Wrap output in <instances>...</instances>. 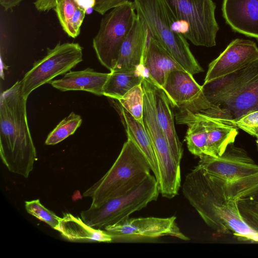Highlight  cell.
<instances>
[{
    "mask_svg": "<svg viewBox=\"0 0 258 258\" xmlns=\"http://www.w3.org/2000/svg\"><path fill=\"white\" fill-rule=\"evenodd\" d=\"M176 220L175 216L167 218H128L109 225L104 229L112 236L113 240L135 241L157 238L164 236L188 240L189 238L180 231Z\"/></svg>",
    "mask_w": 258,
    "mask_h": 258,
    "instance_id": "8fae6325",
    "label": "cell"
},
{
    "mask_svg": "<svg viewBox=\"0 0 258 258\" xmlns=\"http://www.w3.org/2000/svg\"><path fill=\"white\" fill-rule=\"evenodd\" d=\"M86 14V12L84 9L79 6L77 7L71 21L69 36L75 38L79 36Z\"/></svg>",
    "mask_w": 258,
    "mask_h": 258,
    "instance_id": "f1b7e54d",
    "label": "cell"
},
{
    "mask_svg": "<svg viewBox=\"0 0 258 258\" xmlns=\"http://www.w3.org/2000/svg\"><path fill=\"white\" fill-rule=\"evenodd\" d=\"M109 75L87 68L82 71H70L61 79L52 80L49 83L61 91H83L102 96Z\"/></svg>",
    "mask_w": 258,
    "mask_h": 258,
    "instance_id": "d6986e66",
    "label": "cell"
},
{
    "mask_svg": "<svg viewBox=\"0 0 258 258\" xmlns=\"http://www.w3.org/2000/svg\"><path fill=\"white\" fill-rule=\"evenodd\" d=\"M78 7L75 0H61L54 8L59 23L68 35L71 20Z\"/></svg>",
    "mask_w": 258,
    "mask_h": 258,
    "instance_id": "83f0119b",
    "label": "cell"
},
{
    "mask_svg": "<svg viewBox=\"0 0 258 258\" xmlns=\"http://www.w3.org/2000/svg\"><path fill=\"white\" fill-rule=\"evenodd\" d=\"M222 105L232 118L258 110V58L238 71L235 88Z\"/></svg>",
    "mask_w": 258,
    "mask_h": 258,
    "instance_id": "4fadbf2b",
    "label": "cell"
},
{
    "mask_svg": "<svg viewBox=\"0 0 258 258\" xmlns=\"http://www.w3.org/2000/svg\"><path fill=\"white\" fill-rule=\"evenodd\" d=\"M145 75L144 67L129 71H112L103 87V95L118 100L132 88L142 84Z\"/></svg>",
    "mask_w": 258,
    "mask_h": 258,
    "instance_id": "7402d4cb",
    "label": "cell"
},
{
    "mask_svg": "<svg viewBox=\"0 0 258 258\" xmlns=\"http://www.w3.org/2000/svg\"><path fill=\"white\" fill-rule=\"evenodd\" d=\"M154 95L158 125L166 139L173 157L176 162L180 164L183 150L175 128L173 107L163 89L154 84Z\"/></svg>",
    "mask_w": 258,
    "mask_h": 258,
    "instance_id": "ac0fdd59",
    "label": "cell"
},
{
    "mask_svg": "<svg viewBox=\"0 0 258 258\" xmlns=\"http://www.w3.org/2000/svg\"><path fill=\"white\" fill-rule=\"evenodd\" d=\"M65 239L73 242H111L112 236L105 230L86 224L81 218L71 213L64 214L57 230Z\"/></svg>",
    "mask_w": 258,
    "mask_h": 258,
    "instance_id": "44dd1931",
    "label": "cell"
},
{
    "mask_svg": "<svg viewBox=\"0 0 258 258\" xmlns=\"http://www.w3.org/2000/svg\"><path fill=\"white\" fill-rule=\"evenodd\" d=\"M143 66L146 75L155 85L161 89L170 72L177 70H184L160 43L149 34L144 56Z\"/></svg>",
    "mask_w": 258,
    "mask_h": 258,
    "instance_id": "e0dca14e",
    "label": "cell"
},
{
    "mask_svg": "<svg viewBox=\"0 0 258 258\" xmlns=\"http://www.w3.org/2000/svg\"><path fill=\"white\" fill-rule=\"evenodd\" d=\"M149 164L135 142L127 137L116 160L108 171L83 192L90 197V208L123 195L140 184L150 174Z\"/></svg>",
    "mask_w": 258,
    "mask_h": 258,
    "instance_id": "277c9868",
    "label": "cell"
},
{
    "mask_svg": "<svg viewBox=\"0 0 258 258\" xmlns=\"http://www.w3.org/2000/svg\"><path fill=\"white\" fill-rule=\"evenodd\" d=\"M184 37L196 46L213 47L219 27L213 0H164Z\"/></svg>",
    "mask_w": 258,
    "mask_h": 258,
    "instance_id": "ba28073f",
    "label": "cell"
},
{
    "mask_svg": "<svg viewBox=\"0 0 258 258\" xmlns=\"http://www.w3.org/2000/svg\"><path fill=\"white\" fill-rule=\"evenodd\" d=\"M128 0H95L93 10L101 15L124 3Z\"/></svg>",
    "mask_w": 258,
    "mask_h": 258,
    "instance_id": "f546056e",
    "label": "cell"
},
{
    "mask_svg": "<svg viewBox=\"0 0 258 258\" xmlns=\"http://www.w3.org/2000/svg\"><path fill=\"white\" fill-rule=\"evenodd\" d=\"M137 15L149 34L191 75L204 71L192 54L177 21L164 0H134Z\"/></svg>",
    "mask_w": 258,
    "mask_h": 258,
    "instance_id": "5b68a950",
    "label": "cell"
},
{
    "mask_svg": "<svg viewBox=\"0 0 258 258\" xmlns=\"http://www.w3.org/2000/svg\"><path fill=\"white\" fill-rule=\"evenodd\" d=\"M233 144L220 157H200L197 165L204 182L222 202H238L258 193V164Z\"/></svg>",
    "mask_w": 258,
    "mask_h": 258,
    "instance_id": "7a4b0ae2",
    "label": "cell"
},
{
    "mask_svg": "<svg viewBox=\"0 0 258 258\" xmlns=\"http://www.w3.org/2000/svg\"><path fill=\"white\" fill-rule=\"evenodd\" d=\"M222 119L255 138L256 141H258V110L247 112L237 118Z\"/></svg>",
    "mask_w": 258,
    "mask_h": 258,
    "instance_id": "4316f807",
    "label": "cell"
},
{
    "mask_svg": "<svg viewBox=\"0 0 258 258\" xmlns=\"http://www.w3.org/2000/svg\"><path fill=\"white\" fill-rule=\"evenodd\" d=\"M27 99L20 81L4 91L0 98V155L13 173L28 178L33 169L36 151L30 132Z\"/></svg>",
    "mask_w": 258,
    "mask_h": 258,
    "instance_id": "6da1fadb",
    "label": "cell"
},
{
    "mask_svg": "<svg viewBox=\"0 0 258 258\" xmlns=\"http://www.w3.org/2000/svg\"><path fill=\"white\" fill-rule=\"evenodd\" d=\"M23 0H0V4L6 10L18 5Z\"/></svg>",
    "mask_w": 258,
    "mask_h": 258,
    "instance_id": "d6a6232c",
    "label": "cell"
},
{
    "mask_svg": "<svg viewBox=\"0 0 258 258\" xmlns=\"http://www.w3.org/2000/svg\"><path fill=\"white\" fill-rule=\"evenodd\" d=\"M117 101L133 117L143 123L144 91L142 84L132 88Z\"/></svg>",
    "mask_w": 258,
    "mask_h": 258,
    "instance_id": "cb8c5ba5",
    "label": "cell"
},
{
    "mask_svg": "<svg viewBox=\"0 0 258 258\" xmlns=\"http://www.w3.org/2000/svg\"><path fill=\"white\" fill-rule=\"evenodd\" d=\"M116 101L117 102H113L118 111L127 137L135 142L143 153L149 164L151 170L158 182L159 171L156 155L151 139L143 123L136 120L117 100Z\"/></svg>",
    "mask_w": 258,
    "mask_h": 258,
    "instance_id": "ffe728a7",
    "label": "cell"
},
{
    "mask_svg": "<svg viewBox=\"0 0 258 258\" xmlns=\"http://www.w3.org/2000/svg\"><path fill=\"white\" fill-rule=\"evenodd\" d=\"M159 194L158 182L155 176L150 174L127 193L112 199L98 208L82 211L81 218L93 228L104 229L128 218L133 213L156 201Z\"/></svg>",
    "mask_w": 258,
    "mask_h": 258,
    "instance_id": "52a82bcc",
    "label": "cell"
},
{
    "mask_svg": "<svg viewBox=\"0 0 258 258\" xmlns=\"http://www.w3.org/2000/svg\"><path fill=\"white\" fill-rule=\"evenodd\" d=\"M75 1L79 7L86 11V13L89 9H93L95 5V0H75Z\"/></svg>",
    "mask_w": 258,
    "mask_h": 258,
    "instance_id": "1f68e13d",
    "label": "cell"
},
{
    "mask_svg": "<svg viewBox=\"0 0 258 258\" xmlns=\"http://www.w3.org/2000/svg\"><path fill=\"white\" fill-rule=\"evenodd\" d=\"M61 0H36L34 5L39 12H45L54 9Z\"/></svg>",
    "mask_w": 258,
    "mask_h": 258,
    "instance_id": "4dcf8cb0",
    "label": "cell"
},
{
    "mask_svg": "<svg viewBox=\"0 0 258 258\" xmlns=\"http://www.w3.org/2000/svg\"><path fill=\"white\" fill-rule=\"evenodd\" d=\"M83 60V48L78 43H58L47 48L46 54L35 61L20 81L22 95L26 99L41 86L66 74Z\"/></svg>",
    "mask_w": 258,
    "mask_h": 258,
    "instance_id": "30bf717a",
    "label": "cell"
},
{
    "mask_svg": "<svg viewBox=\"0 0 258 258\" xmlns=\"http://www.w3.org/2000/svg\"><path fill=\"white\" fill-rule=\"evenodd\" d=\"M182 191L204 222L215 232L258 242V234L242 218L238 202L224 203L217 199L203 180L197 166L185 176Z\"/></svg>",
    "mask_w": 258,
    "mask_h": 258,
    "instance_id": "3957f363",
    "label": "cell"
},
{
    "mask_svg": "<svg viewBox=\"0 0 258 258\" xmlns=\"http://www.w3.org/2000/svg\"><path fill=\"white\" fill-rule=\"evenodd\" d=\"M258 58V47L251 40L236 38L209 65L204 84L240 70Z\"/></svg>",
    "mask_w": 258,
    "mask_h": 258,
    "instance_id": "5bb4252c",
    "label": "cell"
},
{
    "mask_svg": "<svg viewBox=\"0 0 258 258\" xmlns=\"http://www.w3.org/2000/svg\"><path fill=\"white\" fill-rule=\"evenodd\" d=\"M25 207L29 214L57 231L61 218L46 208L39 199L26 201Z\"/></svg>",
    "mask_w": 258,
    "mask_h": 258,
    "instance_id": "d4e9b609",
    "label": "cell"
},
{
    "mask_svg": "<svg viewBox=\"0 0 258 258\" xmlns=\"http://www.w3.org/2000/svg\"><path fill=\"white\" fill-rule=\"evenodd\" d=\"M144 91L143 124L150 137L157 161L158 185L162 197L172 199L177 195L181 186L180 164L173 157L166 139L156 118L154 84L146 76L142 83Z\"/></svg>",
    "mask_w": 258,
    "mask_h": 258,
    "instance_id": "8992f818",
    "label": "cell"
},
{
    "mask_svg": "<svg viewBox=\"0 0 258 258\" xmlns=\"http://www.w3.org/2000/svg\"><path fill=\"white\" fill-rule=\"evenodd\" d=\"M222 11L233 30L258 40V0H223Z\"/></svg>",
    "mask_w": 258,
    "mask_h": 258,
    "instance_id": "9a60e30c",
    "label": "cell"
},
{
    "mask_svg": "<svg viewBox=\"0 0 258 258\" xmlns=\"http://www.w3.org/2000/svg\"><path fill=\"white\" fill-rule=\"evenodd\" d=\"M148 34L143 21L137 14L122 44L116 65L112 71H129L144 67L143 59Z\"/></svg>",
    "mask_w": 258,
    "mask_h": 258,
    "instance_id": "2e32d148",
    "label": "cell"
},
{
    "mask_svg": "<svg viewBox=\"0 0 258 258\" xmlns=\"http://www.w3.org/2000/svg\"><path fill=\"white\" fill-rule=\"evenodd\" d=\"M256 145H257V148H258V141H256Z\"/></svg>",
    "mask_w": 258,
    "mask_h": 258,
    "instance_id": "836d02e7",
    "label": "cell"
},
{
    "mask_svg": "<svg viewBox=\"0 0 258 258\" xmlns=\"http://www.w3.org/2000/svg\"><path fill=\"white\" fill-rule=\"evenodd\" d=\"M238 206L244 221L258 234V193L239 200Z\"/></svg>",
    "mask_w": 258,
    "mask_h": 258,
    "instance_id": "484cf974",
    "label": "cell"
},
{
    "mask_svg": "<svg viewBox=\"0 0 258 258\" xmlns=\"http://www.w3.org/2000/svg\"><path fill=\"white\" fill-rule=\"evenodd\" d=\"M162 89L172 107L177 109L197 112L213 106L205 96L202 86L185 70L170 72Z\"/></svg>",
    "mask_w": 258,
    "mask_h": 258,
    "instance_id": "7c38bea8",
    "label": "cell"
},
{
    "mask_svg": "<svg viewBox=\"0 0 258 258\" xmlns=\"http://www.w3.org/2000/svg\"><path fill=\"white\" fill-rule=\"evenodd\" d=\"M136 16L134 2L127 1L111 9L101 20L93 47L100 62L110 72L116 65L122 44Z\"/></svg>",
    "mask_w": 258,
    "mask_h": 258,
    "instance_id": "9c48e42d",
    "label": "cell"
},
{
    "mask_svg": "<svg viewBox=\"0 0 258 258\" xmlns=\"http://www.w3.org/2000/svg\"><path fill=\"white\" fill-rule=\"evenodd\" d=\"M82 122V119L81 116L72 112L49 134L45 142V144L54 145L62 141L74 134L80 127Z\"/></svg>",
    "mask_w": 258,
    "mask_h": 258,
    "instance_id": "603a6c76",
    "label": "cell"
}]
</instances>
